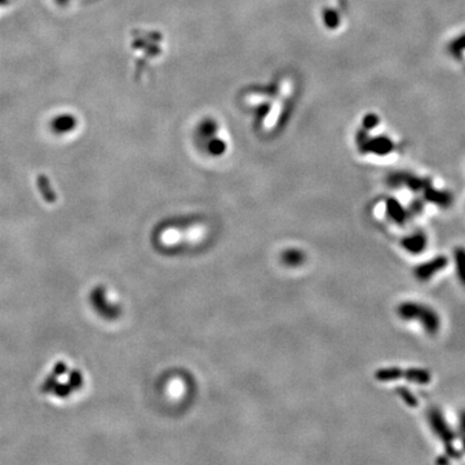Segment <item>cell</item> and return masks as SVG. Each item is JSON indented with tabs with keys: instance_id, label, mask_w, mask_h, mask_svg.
I'll list each match as a JSON object with an SVG mask.
<instances>
[{
	"instance_id": "cell-1",
	"label": "cell",
	"mask_w": 465,
	"mask_h": 465,
	"mask_svg": "<svg viewBox=\"0 0 465 465\" xmlns=\"http://www.w3.org/2000/svg\"><path fill=\"white\" fill-rule=\"evenodd\" d=\"M300 96L297 75L282 71L272 79L239 91L237 106L250 118L258 137L272 139L286 128Z\"/></svg>"
},
{
	"instance_id": "cell-2",
	"label": "cell",
	"mask_w": 465,
	"mask_h": 465,
	"mask_svg": "<svg viewBox=\"0 0 465 465\" xmlns=\"http://www.w3.org/2000/svg\"><path fill=\"white\" fill-rule=\"evenodd\" d=\"M353 145L357 154L363 158H381L392 154L395 144L384 131L380 117L375 113L361 115L353 135Z\"/></svg>"
},
{
	"instance_id": "cell-3",
	"label": "cell",
	"mask_w": 465,
	"mask_h": 465,
	"mask_svg": "<svg viewBox=\"0 0 465 465\" xmlns=\"http://www.w3.org/2000/svg\"><path fill=\"white\" fill-rule=\"evenodd\" d=\"M193 142L199 151L213 159L225 157L233 145L228 125L213 114L203 115L196 120L193 129Z\"/></svg>"
},
{
	"instance_id": "cell-4",
	"label": "cell",
	"mask_w": 465,
	"mask_h": 465,
	"mask_svg": "<svg viewBox=\"0 0 465 465\" xmlns=\"http://www.w3.org/2000/svg\"><path fill=\"white\" fill-rule=\"evenodd\" d=\"M350 8L348 0H324L318 11L322 29L327 33L339 34L348 26Z\"/></svg>"
},
{
	"instance_id": "cell-5",
	"label": "cell",
	"mask_w": 465,
	"mask_h": 465,
	"mask_svg": "<svg viewBox=\"0 0 465 465\" xmlns=\"http://www.w3.org/2000/svg\"><path fill=\"white\" fill-rule=\"evenodd\" d=\"M398 314L401 318L413 321L416 319L429 335H435L441 328V318L432 307L417 302H403L398 307Z\"/></svg>"
},
{
	"instance_id": "cell-6",
	"label": "cell",
	"mask_w": 465,
	"mask_h": 465,
	"mask_svg": "<svg viewBox=\"0 0 465 465\" xmlns=\"http://www.w3.org/2000/svg\"><path fill=\"white\" fill-rule=\"evenodd\" d=\"M376 379L380 381H390L397 380L400 378H405L412 383L417 384H427L430 380V375L428 371L423 368H408V370H402L398 367H389V368H380L375 373Z\"/></svg>"
},
{
	"instance_id": "cell-7",
	"label": "cell",
	"mask_w": 465,
	"mask_h": 465,
	"mask_svg": "<svg viewBox=\"0 0 465 465\" xmlns=\"http://www.w3.org/2000/svg\"><path fill=\"white\" fill-rule=\"evenodd\" d=\"M446 265L447 258L444 257V256H439V257H435L430 261L423 262L422 265H419L415 270V275L419 280L427 282V280H430L433 275L438 274L444 268H446Z\"/></svg>"
},
{
	"instance_id": "cell-8",
	"label": "cell",
	"mask_w": 465,
	"mask_h": 465,
	"mask_svg": "<svg viewBox=\"0 0 465 465\" xmlns=\"http://www.w3.org/2000/svg\"><path fill=\"white\" fill-rule=\"evenodd\" d=\"M429 422L433 430L437 433L438 437L441 438L442 441H445L450 446V445L452 444V438H454V435L451 434V430H450V428L446 425V422H444V417H442L441 412L437 410L430 411Z\"/></svg>"
},
{
	"instance_id": "cell-9",
	"label": "cell",
	"mask_w": 465,
	"mask_h": 465,
	"mask_svg": "<svg viewBox=\"0 0 465 465\" xmlns=\"http://www.w3.org/2000/svg\"><path fill=\"white\" fill-rule=\"evenodd\" d=\"M402 246L405 250H407L411 253H419L427 246V238L423 233H416V234L410 235L402 240Z\"/></svg>"
},
{
	"instance_id": "cell-10",
	"label": "cell",
	"mask_w": 465,
	"mask_h": 465,
	"mask_svg": "<svg viewBox=\"0 0 465 465\" xmlns=\"http://www.w3.org/2000/svg\"><path fill=\"white\" fill-rule=\"evenodd\" d=\"M386 211H388V215L390 216V218H393L398 224H403L407 218L406 211L403 210V207L395 199H389L386 202Z\"/></svg>"
},
{
	"instance_id": "cell-11",
	"label": "cell",
	"mask_w": 465,
	"mask_h": 465,
	"mask_svg": "<svg viewBox=\"0 0 465 465\" xmlns=\"http://www.w3.org/2000/svg\"><path fill=\"white\" fill-rule=\"evenodd\" d=\"M454 261L455 265H456L457 279L465 287V248L459 247L455 250Z\"/></svg>"
},
{
	"instance_id": "cell-12",
	"label": "cell",
	"mask_w": 465,
	"mask_h": 465,
	"mask_svg": "<svg viewBox=\"0 0 465 465\" xmlns=\"http://www.w3.org/2000/svg\"><path fill=\"white\" fill-rule=\"evenodd\" d=\"M283 258H284V261L290 265H297L301 262L302 260V253L300 251H287L284 255H283Z\"/></svg>"
},
{
	"instance_id": "cell-13",
	"label": "cell",
	"mask_w": 465,
	"mask_h": 465,
	"mask_svg": "<svg viewBox=\"0 0 465 465\" xmlns=\"http://www.w3.org/2000/svg\"><path fill=\"white\" fill-rule=\"evenodd\" d=\"M397 393L400 394V397L402 398V400L405 401L406 403H407L408 406H411V407H416V406H417V400L415 398V395L411 394L410 390L406 389V388H398Z\"/></svg>"
}]
</instances>
